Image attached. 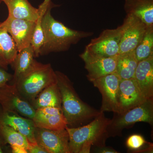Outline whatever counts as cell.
<instances>
[{"instance_id": "obj_1", "label": "cell", "mask_w": 153, "mask_h": 153, "mask_svg": "<svg viewBox=\"0 0 153 153\" xmlns=\"http://www.w3.org/2000/svg\"><path fill=\"white\" fill-rule=\"evenodd\" d=\"M56 6L52 2L42 18L44 41L40 50V56L67 51L71 45L93 35L92 32L72 30L55 20L51 15V11Z\"/></svg>"}, {"instance_id": "obj_2", "label": "cell", "mask_w": 153, "mask_h": 153, "mask_svg": "<svg viewBox=\"0 0 153 153\" xmlns=\"http://www.w3.org/2000/svg\"><path fill=\"white\" fill-rule=\"evenodd\" d=\"M111 120L105 117L104 112H101L86 125L77 128L67 126L70 153H88L92 146H105L107 139L109 137L108 128Z\"/></svg>"}, {"instance_id": "obj_3", "label": "cell", "mask_w": 153, "mask_h": 153, "mask_svg": "<svg viewBox=\"0 0 153 153\" xmlns=\"http://www.w3.org/2000/svg\"><path fill=\"white\" fill-rule=\"evenodd\" d=\"M57 84L60 90L63 114L68 125L72 126L94 119L100 113L82 101L76 93L68 76L59 71H55Z\"/></svg>"}, {"instance_id": "obj_4", "label": "cell", "mask_w": 153, "mask_h": 153, "mask_svg": "<svg viewBox=\"0 0 153 153\" xmlns=\"http://www.w3.org/2000/svg\"><path fill=\"white\" fill-rule=\"evenodd\" d=\"M57 82L56 72L51 64L35 60L27 71L13 84L31 103L45 88Z\"/></svg>"}, {"instance_id": "obj_5", "label": "cell", "mask_w": 153, "mask_h": 153, "mask_svg": "<svg viewBox=\"0 0 153 153\" xmlns=\"http://www.w3.org/2000/svg\"><path fill=\"white\" fill-rule=\"evenodd\" d=\"M138 122H153V98L148 99L142 104L121 114L114 113L108 126L109 137L120 134L121 132Z\"/></svg>"}, {"instance_id": "obj_6", "label": "cell", "mask_w": 153, "mask_h": 153, "mask_svg": "<svg viewBox=\"0 0 153 153\" xmlns=\"http://www.w3.org/2000/svg\"><path fill=\"white\" fill-rule=\"evenodd\" d=\"M0 106L4 111L16 113L32 120L36 111L15 84L7 83L0 87Z\"/></svg>"}, {"instance_id": "obj_7", "label": "cell", "mask_w": 153, "mask_h": 153, "mask_svg": "<svg viewBox=\"0 0 153 153\" xmlns=\"http://www.w3.org/2000/svg\"><path fill=\"white\" fill-rule=\"evenodd\" d=\"M123 28L122 24L116 29L103 30L98 37L91 41L85 49L103 57L117 56L119 55L120 45Z\"/></svg>"}, {"instance_id": "obj_8", "label": "cell", "mask_w": 153, "mask_h": 153, "mask_svg": "<svg viewBox=\"0 0 153 153\" xmlns=\"http://www.w3.org/2000/svg\"><path fill=\"white\" fill-rule=\"evenodd\" d=\"M121 79L116 72L107 74L91 81L102 96L100 111L118 113V93Z\"/></svg>"}, {"instance_id": "obj_9", "label": "cell", "mask_w": 153, "mask_h": 153, "mask_svg": "<svg viewBox=\"0 0 153 153\" xmlns=\"http://www.w3.org/2000/svg\"><path fill=\"white\" fill-rule=\"evenodd\" d=\"M36 142L47 153H70L66 129L50 130L36 128Z\"/></svg>"}, {"instance_id": "obj_10", "label": "cell", "mask_w": 153, "mask_h": 153, "mask_svg": "<svg viewBox=\"0 0 153 153\" xmlns=\"http://www.w3.org/2000/svg\"><path fill=\"white\" fill-rule=\"evenodd\" d=\"M118 55L114 57H103L85 49L79 57L85 63L88 79L91 82L107 74L115 72Z\"/></svg>"}, {"instance_id": "obj_11", "label": "cell", "mask_w": 153, "mask_h": 153, "mask_svg": "<svg viewBox=\"0 0 153 153\" xmlns=\"http://www.w3.org/2000/svg\"><path fill=\"white\" fill-rule=\"evenodd\" d=\"M123 24L124 28L120 45L119 54L134 51L148 27L140 19L132 15H126Z\"/></svg>"}, {"instance_id": "obj_12", "label": "cell", "mask_w": 153, "mask_h": 153, "mask_svg": "<svg viewBox=\"0 0 153 153\" xmlns=\"http://www.w3.org/2000/svg\"><path fill=\"white\" fill-rule=\"evenodd\" d=\"M35 24L36 22L9 16L1 22L13 39L18 52L31 45Z\"/></svg>"}, {"instance_id": "obj_13", "label": "cell", "mask_w": 153, "mask_h": 153, "mask_svg": "<svg viewBox=\"0 0 153 153\" xmlns=\"http://www.w3.org/2000/svg\"><path fill=\"white\" fill-rule=\"evenodd\" d=\"M143 95L134 78L121 79L118 93V113L127 111L142 104L147 100Z\"/></svg>"}, {"instance_id": "obj_14", "label": "cell", "mask_w": 153, "mask_h": 153, "mask_svg": "<svg viewBox=\"0 0 153 153\" xmlns=\"http://www.w3.org/2000/svg\"><path fill=\"white\" fill-rule=\"evenodd\" d=\"M33 120L36 128L50 130L65 129L68 122L62 108L45 107L36 109Z\"/></svg>"}, {"instance_id": "obj_15", "label": "cell", "mask_w": 153, "mask_h": 153, "mask_svg": "<svg viewBox=\"0 0 153 153\" xmlns=\"http://www.w3.org/2000/svg\"><path fill=\"white\" fill-rule=\"evenodd\" d=\"M0 123L9 126L26 137L30 142H36V127L32 120L16 113L3 111L0 106Z\"/></svg>"}, {"instance_id": "obj_16", "label": "cell", "mask_w": 153, "mask_h": 153, "mask_svg": "<svg viewBox=\"0 0 153 153\" xmlns=\"http://www.w3.org/2000/svg\"><path fill=\"white\" fill-rule=\"evenodd\" d=\"M147 99L153 98V55L138 62L134 77Z\"/></svg>"}, {"instance_id": "obj_17", "label": "cell", "mask_w": 153, "mask_h": 153, "mask_svg": "<svg viewBox=\"0 0 153 153\" xmlns=\"http://www.w3.org/2000/svg\"><path fill=\"white\" fill-rule=\"evenodd\" d=\"M127 15L135 16L148 27H153V0H125Z\"/></svg>"}, {"instance_id": "obj_18", "label": "cell", "mask_w": 153, "mask_h": 153, "mask_svg": "<svg viewBox=\"0 0 153 153\" xmlns=\"http://www.w3.org/2000/svg\"><path fill=\"white\" fill-rule=\"evenodd\" d=\"M8 10V16L36 22L38 9L32 6L28 0H1Z\"/></svg>"}, {"instance_id": "obj_19", "label": "cell", "mask_w": 153, "mask_h": 153, "mask_svg": "<svg viewBox=\"0 0 153 153\" xmlns=\"http://www.w3.org/2000/svg\"><path fill=\"white\" fill-rule=\"evenodd\" d=\"M35 109L45 107L62 108L61 94L56 83L45 88L31 103Z\"/></svg>"}, {"instance_id": "obj_20", "label": "cell", "mask_w": 153, "mask_h": 153, "mask_svg": "<svg viewBox=\"0 0 153 153\" xmlns=\"http://www.w3.org/2000/svg\"><path fill=\"white\" fill-rule=\"evenodd\" d=\"M35 53L31 45L18 52L11 64L14 70L12 80L13 84L30 68L35 60Z\"/></svg>"}, {"instance_id": "obj_21", "label": "cell", "mask_w": 153, "mask_h": 153, "mask_svg": "<svg viewBox=\"0 0 153 153\" xmlns=\"http://www.w3.org/2000/svg\"><path fill=\"white\" fill-rule=\"evenodd\" d=\"M138 62L134 50L119 54L115 72L121 79L134 78Z\"/></svg>"}, {"instance_id": "obj_22", "label": "cell", "mask_w": 153, "mask_h": 153, "mask_svg": "<svg viewBox=\"0 0 153 153\" xmlns=\"http://www.w3.org/2000/svg\"><path fill=\"white\" fill-rule=\"evenodd\" d=\"M52 3V0H44L38 8V19L36 22L31 45L35 53V57L40 56V50L44 44V36L42 26V20L47 9Z\"/></svg>"}, {"instance_id": "obj_23", "label": "cell", "mask_w": 153, "mask_h": 153, "mask_svg": "<svg viewBox=\"0 0 153 153\" xmlns=\"http://www.w3.org/2000/svg\"><path fill=\"white\" fill-rule=\"evenodd\" d=\"M13 39L0 22V60L10 65L13 63L18 53Z\"/></svg>"}, {"instance_id": "obj_24", "label": "cell", "mask_w": 153, "mask_h": 153, "mask_svg": "<svg viewBox=\"0 0 153 153\" xmlns=\"http://www.w3.org/2000/svg\"><path fill=\"white\" fill-rule=\"evenodd\" d=\"M0 139L4 144L8 143L10 146H20L26 148L27 149L28 142L26 137L10 127L1 123H0Z\"/></svg>"}, {"instance_id": "obj_25", "label": "cell", "mask_w": 153, "mask_h": 153, "mask_svg": "<svg viewBox=\"0 0 153 153\" xmlns=\"http://www.w3.org/2000/svg\"><path fill=\"white\" fill-rule=\"evenodd\" d=\"M134 51L139 62L153 55V27H148Z\"/></svg>"}, {"instance_id": "obj_26", "label": "cell", "mask_w": 153, "mask_h": 153, "mask_svg": "<svg viewBox=\"0 0 153 153\" xmlns=\"http://www.w3.org/2000/svg\"><path fill=\"white\" fill-rule=\"evenodd\" d=\"M147 143L143 137L139 134L132 135L126 141L127 147L131 150H137L142 147Z\"/></svg>"}, {"instance_id": "obj_27", "label": "cell", "mask_w": 153, "mask_h": 153, "mask_svg": "<svg viewBox=\"0 0 153 153\" xmlns=\"http://www.w3.org/2000/svg\"><path fill=\"white\" fill-rule=\"evenodd\" d=\"M27 149L29 153H47L46 150L38 144L37 142H30L28 141Z\"/></svg>"}, {"instance_id": "obj_28", "label": "cell", "mask_w": 153, "mask_h": 153, "mask_svg": "<svg viewBox=\"0 0 153 153\" xmlns=\"http://www.w3.org/2000/svg\"><path fill=\"white\" fill-rule=\"evenodd\" d=\"M6 71L4 68H0V87L13 79V74Z\"/></svg>"}, {"instance_id": "obj_29", "label": "cell", "mask_w": 153, "mask_h": 153, "mask_svg": "<svg viewBox=\"0 0 153 153\" xmlns=\"http://www.w3.org/2000/svg\"><path fill=\"white\" fill-rule=\"evenodd\" d=\"M11 149L13 153H28V151L26 148L18 146H11Z\"/></svg>"}, {"instance_id": "obj_30", "label": "cell", "mask_w": 153, "mask_h": 153, "mask_svg": "<svg viewBox=\"0 0 153 153\" xmlns=\"http://www.w3.org/2000/svg\"><path fill=\"white\" fill-rule=\"evenodd\" d=\"M98 152L102 153H117L118 152L112 148L105 147V146L99 148Z\"/></svg>"}, {"instance_id": "obj_31", "label": "cell", "mask_w": 153, "mask_h": 153, "mask_svg": "<svg viewBox=\"0 0 153 153\" xmlns=\"http://www.w3.org/2000/svg\"><path fill=\"white\" fill-rule=\"evenodd\" d=\"M8 65L3 62L0 60V68H4L5 70H7L8 69Z\"/></svg>"}, {"instance_id": "obj_32", "label": "cell", "mask_w": 153, "mask_h": 153, "mask_svg": "<svg viewBox=\"0 0 153 153\" xmlns=\"http://www.w3.org/2000/svg\"><path fill=\"white\" fill-rule=\"evenodd\" d=\"M2 2L1 0H0V5L1 4Z\"/></svg>"}]
</instances>
